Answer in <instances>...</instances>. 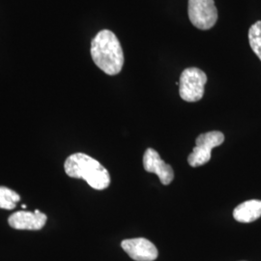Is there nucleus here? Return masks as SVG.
<instances>
[{
	"mask_svg": "<svg viewBox=\"0 0 261 261\" xmlns=\"http://www.w3.org/2000/svg\"><path fill=\"white\" fill-rule=\"evenodd\" d=\"M90 51L94 63L107 75H115L121 72L123 49L118 38L111 30L103 29L94 37Z\"/></svg>",
	"mask_w": 261,
	"mask_h": 261,
	"instance_id": "nucleus-1",
	"label": "nucleus"
},
{
	"mask_svg": "<svg viewBox=\"0 0 261 261\" xmlns=\"http://www.w3.org/2000/svg\"><path fill=\"white\" fill-rule=\"evenodd\" d=\"M64 169L69 177L84 179L95 190H105L111 184L108 169L97 160L84 153H75L69 156L66 159Z\"/></svg>",
	"mask_w": 261,
	"mask_h": 261,
	"instance_id": "nucleus-2",
	"label": "nucleus"
},
{
	"mask_svg": "<svg viewBox=\"0 0 261 261\" xmlns=\"http://www.w3.org/2000/svg\"><path fill=\"white\" fill-rule=\"evenodd\" d=\"M206 83L207 75L202 70L196 67L187 68L180 75V97L189 103L198 102L204 95Z\"/></svg>",
	"mask_w": 261,
	"mask_h": 261,
	"instance_id": "nucleus-3",
	"label": "nucleus"
},
{
	"mask_svg": "<svg viewBox=\"0 0 261 261\" xmlns=\"http://www.w3.org/2000/svg\"><path fill=\"white\" fill-rule=\"evenodd\" d=\"M224 141L223 133L212 130L199 135L196 140V146L188 157L191 167L197 168L207 164L211 160V152L215 147L220 146Z\"/></svg>",
	"mask_w": 261,
	"mask_h": 261,
	"instance_id": "nucleus-4",
	"label": "nucleus"
},
{
	"mask_svg": "<svg viewBox=\"0 0 261 261\" xmlns=\"http://www.w3.org/2000/svg\"><path fill=\"white\" fill-rule=\"evenodd\" d=\"M188 13L192 24L201 30L213 28L218 20L214 0H189Z\"/></svg>",
	"mask_w": 261,
	"mask_h": 261,
	"instance_id": "nucleus-5",
	"label": "nucleus"
},
{
	"mask_svg": "<svg viewBox=\"0 0 261 261\" xmlns=\"http://www.w3.org/2000/svg\"><path fill=\"white\" fill-rule=\"evenodd\" d=\"M121 247L134 260L154 261L158 257L156 246L145 238L140 237L123 240Z\"/></svg>",
	"mask_w": 261,
	"mask_h": 261,
	"instance_id": "nucleus-6",
	"label": "nucleus"
},
{
	"mask_svg": "<svg viewBox=\"0 0 261 261\" xmlns=\"http://www.w3.org/2000/svg\"><path fill=\"white\" fill-rule=\"evenodd\" d=\"M143 168L150 173H155L163 185H169L174 178L172 168L166 164L153 148H148L143 155Z\"/></svg>",
	"mask_w": 261,
	"mask_h": 261,
	"instance_id": "nucleus-7",
	"label": "nucleus"
},
{
	"mask_svg": "<svg viewBox=\"0 0 261 261\" xmlns=\"http://www.w3.org/2000/svg\"><path fill=\"white\" fill-rule=\"evenodd\" d=\"M47 216L40 210L34 213L28 211H18L11 215L8 223L11 227L18 230H40L47 223Z\"/></svg>",
	"mask_w": 261,
	"mask_h": 261,
	"instance_id": "nucleus-8",
	"label": "nucleus"
},
{
	"mask_svg": "<svg viewBox=\"0 0 261 261\" xmlns=\"http://www.w3.org/2000/svg\"><path fill=\"white\" fill-rule=\"evenodd\" d=\"M261 217V200L251 199L243 202L233 210V218L239 223L249 224Z\"/></svg>",
	"mask_w": 261,
	"mask_h": 261,
	"instance_id": "nucleus-9",
	"label": "nucleus"
},
{
	"mask_svg": "<svg viewBox=\"0 0 261 261\" xmlns=\"http://www.w3.org/2000/svg\"><path fill=\"white\" fill-rule=\"evenodd\" d=\"M19 200L20 196L18 193L7 187L0 186V209L13 210Z\"/></svg>",
	"mask_w": 261,
	"mask_h": 261,
	"instance_id": "nucleus-10",
	"label": "nucleus"
},
{
	"mask_svg": "<svg viewBox=\"0 0 261 261\" xmlns=\"http://www.w3.org/2000/svg\"><path fill=\"white\" fill-rule=\"evenodd\" d=\"M249 42L253 53L261 60V20L254 22L249 29Z\"/></svg>",
	"mask_w": 261,
	"mask_h": 261,
	"instance_id": "nucleus-11",
	"label": "nucleus"
}]
</instances>
